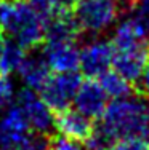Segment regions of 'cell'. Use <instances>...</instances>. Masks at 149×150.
I'll list each match as a JSON object with an SVG mask.
<instances>
[{
    "mask_svg": "<svg viewBox=\"0 0 149 150\" xmlns=\"http://www.w3.org/2000/svg\"><path fill=\"white\" fill-rule=\"evenodd\" d=\"M112 48H114L112 69L132 85L138 83L149 62V38Z\"/></svg>",
    "mask_w": 149,
    "mask_h": 150,
    "instance_id": "5b68a950",
    "label": "cell"
},
{
    "mask_svg": "<svg viewBox=\"0 0 149 150\" xmlns=\"http://www.w3.org/2000/svg\"><path fill=\"white\" fill-rule=\"evenodd\" d=\"M3 46H5V37L0 32V62H2V53H3ZM0 75H2V69H0Z\"/></svg>",
    "mask_w": 149,
    "mask_h": 150,
    "instance_id": "44dd1931",
    "label": "cell"
},
{
    "mask_svg": "<svg viewBox=\"0 0 149 150\" xmlns=\"http://www.w3.org/2000/svg\"><path fill=\"white\" fill-rule=\"evenodd\" d=\"M80 81L82 78L77 72H55L37 93L51 109V112H61L74 102V96Z\"/></svg>",
    "mask_w": 149,
    "mask_h": 150,
    "instance_id": "8992f818",
    "label": "cell"
},
{
    "mask_svg": "<svg viewBox=\"0 0 149 150\" xmlns=\"http://www.w3.org/2000/svg\"><path fill=\"white\" fill-rule=\"evenodd\" d=\"M149 105L141 98L125 96L108 104L98 126L85 144L91 150H108L119 139L143 137L149 141Z\"/></svg>",
    "mask_w": 149,
    "mask_h": 150,
    "instance_id": "6da1fadb",
    "label": "cell"
},
{
    "mask_svg": "<svg viewBox=\"0 0 149 150\" xmlns=\"http://www.w3.org/2000/svg\"><path fill=\"white\" fill-rule=\"evenodd\" d=\"M77 0H31V5L47 19L53 16L63 15V13H71Z\"/></svg>",
    "mask_w": 149,
    "mask_h": 150,
    "instance_id": "9a60e30c",
    "label": "cell"
},
{
    "mask_svg": "<svg viewBox=\"0 0 149 150\" xmlns=\"http://www.w3.org/2000/svg\"><path fill=\"white\" fill-rule=\"evenodd\" d=\"M114 48L104 38H93L79 50V69L88 78H98L112 69Z\"/></svg>",
    "mask_w": 149,
    "mask_h": 150,
    "instance_id": "ba28073f",
    "label": "cell"
},
{
    "mask_svg": "<svg viewBox=\"0 0 149 150\" xmlns=\"http://www.w3.org/2000/svg\"><path fill=\"white\" fill-rule=\"evenodd\" d=\"M47 150H91V149L80 141H72V139L58 136V137L50 139Z\"/></svg>",
    "mask_w": 149,
    "mask_h": 150,
    "instance_id": "2e32d148",
    "label": "cell"
},
{
    "mask_svg": "<svg viewBox=\"0 0 149 150\" xmlns=\"http://www.w3.org/2000/svg\"><path fill=\"white\" fill-rule=\"evenodd\" d=\"M109 96L103 90L98 80L88 78L85 81H80L77 93L74 96V109L83 113L85 117L95 120L103 115L106 107L109 104Z\"/></svg>",
    "mask_w": 149,
    "mask_h": 150,
    "instance_id": "9c48e42d",
    "label": "cell"
},
{
    "mask_svg": "<svg viewBox=\"0 0 149 150\" xmlns=\"http://www.w3.org/2000/svg\"><path fill=\"white\" fill-rule=\"evenodd\" d=\"M108 150H149V141L143 137L119 139Z\"/></svg>",
    "mask_w": 149,
    "mask_h": 150,
    "instance_id": "e0dca14e",
    "label": "cell"
},
{
    "mask_svg": "<svg viewBox=\"0 0 149 150\" xmlns=\"http://www.w3.org/2000/svg\"><path fill=\"white\" fill-rule=\"evenodd\" d=\"M138 85H140L141 93H143L146 98H149V62H148L146 69H144L143 75H141L140 80H138Z\"/></svg>",
    "mask_w": 149,
    "mask_h": 150,
    "instance_id": "ffe728a7",
    "label": "cell"
},
{
    "mask_svg": "<svg viewBox=\"0 0 149 150\" xmlns=\"http://www.w3.org/2000/svg\"><path fill=\"white\" fill-rule=\"evenodd\" d=\"M98 81L103 86V90L106 91V94L112 99L125 98V96L132 94V83L125 80L120 74H117L114 69H109L101 77H98Z\"/></svg>",
    "mask_w": 149,
    "mask_h": 150,
    "instance_id": "4fadbf2b",
    "label": "cell"
},
{
    "mask_svg": "<svg viewBox=\"0 0 149 150\" xmlns=\"http://www.w3.org/2000/svg\"><path fill=\"white\" fill-rule=\"evenodd\" d=\"M148 125H149V110H148Z\"/></svg>",
    "mask_w": 149,
    "mask_h": 150,
    "instance_id": "7402d4cb",
    "label": "cell"
},
{
    "mask_svg": "<svg viewBox=\"0 0 149 150\" xmlns=\"http://www.w3.org/2000/svg\"><path fill=\"white\" fill-rule=\"evenodd\" d=\"M8 2H18V0H8Z\"/></svg>",
    "mask_w": 149,
    "mask_h": 150,
    "instance_id": "603a6c76",
    "label": "cell"
},
{
    "mask_svg": "<svg viewBox=\"0 0 149 150\" xmlns=\"http://www.w3.org/2000/svg\"><path fill=\"white\" fill-rule=\"evenodd\" d=\"M53 126L56 128L59 136L80 142H87L95 129L91 118L85 117L79 110L71 109V107L61 110V112H56Z\"/></svg>",
    "mask_w": 149,
    "mask_h": 150,
    "instance_id": "8fae6325",
    "label": "cell"
},
{
    "mask_svg": "<svg viewBox=\"0 0 149 150\" xmlns=\"http://www.w3.org/2000/svg\"><path fill=\"white\" fill-rule=\"evenodd\" d=\"M26 53H27L26 48H23L21 45L5 38V46H3V53H2V62H0L2 75L18 72V69H19Z\"/></svg>",
    "mask_w": 149,
    "mask_h": 150,
    "instance_id": "5bb4252c",
    "label": "cell"
},
{
    "mask_svg": "<svg viewBox=\"0 0 149 150\" xmlns=\"http://www.w3.org/2000/svg\"><path fill=\"white\" fill-rule=\"evenodd\" d=\"M13 83L6 75H0V110L6 109L13 99Z\"/></svg>",
    "mask_w": 149,
    "mask_h": 150,
    "instance_id": "d6986e66",
    "label": "cell"
},
{
    "mask_svg": "<svg viewBox=\"0 0 149 150\" xmlns=\"http://www.w3.org/2000/svg\"><path fill=\"white\" fill-rule=\"evenodd\" d=\"M130 6L133 10V16L140 21L149 37V0H133Z\"/></svg>",
    "mask_w": 149,
    "mask_h": 150,
    "instance_id": "ac0fdd59",
    "label": "cell"
},
{
    "mask_svg": "<svg viewBox=\"0 0 149 150\" xmlns=\"http://www.w3.org/2000/svg\"><path fill=\"white\" fill-rule=\"evenodd\" d=\"M15 104L21 110L31 129L40 134H48V131L53 128L55 115L37 91L27 86L23 88L21 91H18Z\"/></svg>",
    "mask_w": 149,
    "mask_h": 150,
    "instance_id": "52a82bcc",
    "label": "cell"
},
{
    "mask_svg": "<svg viewBox=\"0 0 149 150\" xmlns=\"http://www.w3.org/2000/svg\"><path fill=\"white\" fill-rule=\"evenodd\" d=\"M122 13V0H77L72 16L80 32L101 35L117 23Z\"/></svg>",
    "mask_w": 149,
    "mask_h": 150,
    "instance_id": "277c9868",
    "label": "cell"
},
{
    "mask_svg": "<svg viewBox=\"0 0 149 150\" xmlns=\"http://www.w3.org/2000/svg\"><path fill=\"white\" fill-rule=\"evenodd\" d=\"M48 67L53 72H77L79 69V48L72 40L47 42L42 50Z\"/></svg>",
    "mask_w": 149,
    "mask_h": 150,
    "instance_id": "30bf717a",
    "label": "cell"
},
{
    "mask_svg": "<svg viewBox=\"0 0 149 150\" xmlns=\"http://www.w3.org/2000/svg\"><path fill=\"white\" fill-rule=\"evenodd\" d=\"M48 134L29 128L21 110L13 102L0 117V150H47Z\"/></svg>",
    "mask_w": 149,
    "mask_h": 150,
    "instance_id": "3957f363",
    "label": "cell"
},
{
    "mask_svg": "<svg viewBox=\"0 0 149 150\" xmlns=\"http://www.w3.org/2000/svg\"><path fill=\"white\" fill-rule=\"evenodd\" d=\"M0 32L23 48H37L45 40V18L31 2L0 0Z\"/></svg>",
    "mask_w": 149,
    "mask_h": 150,
    "instance_id": "7a4b0ae2",
    "label": "cell"
},
{
    "mask_svg": "<svg viewBox=\"0 0 149 150\" xmlns=\"http://www.w3.org/2000/svg\"><path fill=\"white\" fill-rule=\"evenodd\" d=\"M18 74L27 88L34 91H40V88L51 75V69L45 61L43 53L37 51V48H31L27 50L26 56L18 69Z\"/></svg>",
    "mask_w": 149,
    "mask_h": 150,
    "instance_id": "7c38bea8",
    "label": "cell"
}]
</instances>
